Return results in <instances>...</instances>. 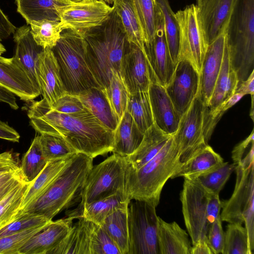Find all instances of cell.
Here are the masks:
<instances>
[{
	"mask_svg": "<svg viewBox=\"0 0 254 254\" xmlns=\"http://www.w3.org/2000/svg\"><path fill=\"white\" fill-rule=\"evenodd\" d=\"M33 128L64 139L77 153L95 158L112 152L114 131L104 126L87 109L64 114L52 109L43 98L27 109Z\"/></svg>",
	"mask_w": 254,
	"mask_h": 254,
	"instance_id": "cell-1",
	"label": "cell"
},
{
	"mask_svg": "<svg viewBox=\"0 0 254 254\" xmlns=\"http://www.w3.org/2000/svg\"><path fill=\"white\" fill-rule=\"evenodd\" d=\"M83 38L88 67L100 88L105 90L112 70L120 73L122 59L130 44L115 9L101 25L86 32Z\"/></svg>",
	"mask_w": 254,
	"mask_h": 254,
	"instance_id": "cell-2",
	"label": "cell"
},
{
	"mask_svg": "<svg viewBox=\"0 0 254 254\" xmlns=\"http://www.w3.org/2000/svg\"><path fill=\"white\" fill-rule=\"evenodd\" d=\"M93 158L81 153L71 156L44 192L20 213L43 216L49 220L68 208L80 196L86 178L93 167Z\"/></svg>",
	"mask_w": 254,
	"mask_h": 254,
	"instance_id": "cell-3",
	"label": "cell"
},
{
	"mask_svg": "<svg viewBox=\"0 0 254 254\" xmlns=\"http://www.w3.org/2000/svg\"><path fill=\"white\" fill-rule=\"evenodd\" d=\"M179 150L173 136L152 159L136 170L127 168V192L131 200L156 207L163 188L180 167Z\"/></svg>",
	"mask_w": 254,
	"mask_h": 254,
	"instance_id": "cell-4",
	"label": "cell"
},
{
	"mask_svg": "<svg viewBox=\"0 0 254 254\" xmlns=\"http://www.w3.org/2000/svg\"><path fill=\"white\" fill-rule=\"evenodd\" d=\"M52 50L66 94L78 96L91 88H100L87 64L83 38L71 30H64Z\"/></svg>",
	"mask_w": 254,
	"mask_h": 254,
	"instance_id": "cell-5",
	"label": "cell"
},
{
	"mask_svg": "<svg viewBox=\"0 0 254 254\" xmlns=\"http://www.w3.org/2000/svg\"><path fill=\"white\" fill-rule=\"evenodd\" d=\"M180 199L192 246L200 241L207 242L210 225L220 217L222 202L219 194L209 191L196 179L184 178Z\"/></svg>",
	"mask_w": 254,
	"mask_h": 254,
	"instance_id": "cell-6",
	"label": "cell"
},
{
	"mask_svg": "<svg viewBox=\"0 0 254 254\" xmlns=\"http://www.w3.org/2000/svg\"><path fill=\"white\" fill-rule=\"evenodd\" d=\"M231 66L238 82L254 71V0H238L227 30Z\"/></svg>",
	"mask_w": 254,
	"mask_h": 254,
	"instance_id": "cell-7",
	"label": "cell"
},
{
	"mask_svg": "<svg viewBox=\"0 0 254 254\" xmlns=\"http://www.w3.org/2000/svg\"><path fill=\"white\" fill-rule=\"evenodd\" d=\"M128 163L126 157L115 153L93 166L80 194L81 202L76 209L119 193H127Z\"/></svg>",
	"mask_w": 254,
	"mask_h": 254,
	"instance_id": "cell-8",
	"label": "cell"
},
{
	"mask_svg": "<svg viewBox=\"0 0 254 254\" xmlns=\"http://www.w3.org/2000/svg\"><path fill=\"white\" fill-rule=\"evenodd\" d=\"M236 180L231 197L222 202L221 221L245 223L250 248L254 250V164L245 168L236 164Z\"/></svg>",
	"mask_w": 254,
	"mask_h": 254,
	"instance_id": "cell-9",
	"label": "cell"
},
{
	"mask_svg": "<svg viewBox=\"0 0 254 254\" xmlns=\"http://www.w3.org/2000/svg\"><path fill=\"white\" fill-rule=\"evenodd\" d=\"M158 218L154 205L143 201H130L127 207L128 254H159Z\"/></svg>",
	"mask_w": 254,
	"mask_h": 254,
	"instance_id": "cell-10",
	"label": "cell"
},
{
	"mask_svg": "<svg viewBox=\"0 0 254 254\" xmlns=\"http://www.w3.org/2000/svg\"><path fill=\"white\" fill-rule=\"evenodd\" d=\"M175 14L179 30V60H188L200 73L208 44L200 24L197 6L188 5Z\"/></svg>",
	"mask_w": 254,
	"mask_h": 254,
	"instance_id": "cell-11",
	"label": "cell"
},
{
	"mask_svg": "<svg viewBox=\"0 0 254 254\" xmlns=\"http://www.w3.org/2000/svg\"><path fill=\"white\" fill-rule=\"evenodd\" d=\"M114 8L104 0H83L59 6L57 11L63 30L83 38L88 30L101 25Z\"/></svg>",
	"mask_w": 254,
	"mask_h": 254,
	"instance_id": "cell-12",
	"label": "cell"
},
{
	"mask_svg": "<svg viewBox=\"0 0 254 254\" xmlns=\"http://www.w3.org/2000/svg\"><path fill=\"white\" fill-rule=\"evenodd\" d=\"M204 105L197 94L189 109L182 116L173 139L179 150L181 164L206 143L203 136Z\"/></svg>",
	"mask_w": 254,
	"mask_h": 254,
	"instance_id": "cell-13",
	"label": "cell"
},
{
	"mask_svg": "<svg viewBox=\"0 0 254 254\" xmlns=\"http://www.w3.org/2000/svg\"><path fill=\"white\" fill-rule=\"evenodd\" d=\"M199 73L188 60L181 59L169 84L165 87L176 111L181 118L198 94Z\"/></svg>",
	"mask_w": 254,
	"mask_h": 254,
	"instance_id": "cell-14",
	"label": "cell"
},
{
	"mask_svg": "<svg viewBox=\"0 0 254 254\" xmlns=\"http://www.w3.org/2000/svg\"><path fill=\"white\" fill-rule=\"evenodd\" d=\"M144 54L151 82H156L165 87L172 77L176 65L169 53L161 14L157 5L154 38L150 44L144 46Z\"/></svg>",
	"mask_w": 254,
	"mask_h": 254,
	"instance_id": "cell-15",
	"label": "cell"
},
{
	"mask_svg": "<svg viewBox=\"0 0 254 254\" xmlns=\"http://www.w3.org/2000/svg\"><path fill=\"white\" fill-rule=\"evenodd\" d=\"M238 0H206L197 6L200 24L208 45L227 31Z\"/></svg>",
	"mask_w": 254,
	"mask_h": 254,
	"instance_id": "cell-16",
	"label": "cell"
},
{
	"mask_svg": "<svg viewBox=\"0 0 254 254\" xmlns=\"http://www.w3.org/2000/svg\"><path fill=\"white\" fill-rule=\"evenodd\" d=\"M35 71L41 94L50 106L66 94L60 68L52 49H45L39 55Z\"/></svg>",
	"mask_w": 254,
	"mask_h": 254,
	"instance_id": "cell-17",
	"label": "cell"
},
{
	"mask_svg": "<svg viewBox=\"0 0 254 254\" xmlns=\"http://www.w3.org/2000/svg\"><path fill=\"white\" fill-rule=\"evenodd\" d=\"M120 74L129 94L148 90L151 82L143 51L130 43L122 59Z\"/></svg>",
	"mask_w": 254,
	"mask_h": 254,
	"instance_id": "cell-18",
	"label": "cell"
},
{
	"mask_svg": "<svg viewBox=\"0 0 254 254\" xmlns=\"http://www.w3.org/2000/svg\"><path fill=\"white\" fill-rule=\"evenodd\" d=\"M227 30L208 45L202 62L198 94L205 106L209 102L220 70L227 42Z\"/></svg>",
	"mask_w": 254,
	"mask_h": 254,
	"instance_id": "cell-19",
	"label": "cell"
},
{
	"mask_svg": "<svg viewBox=\"0 0 254 254\" xmlns=\"http://www.w3.org/2000/svg\"><path fill=\"white\" fill-rule=\"evenodd\" d=\"M0 86L25 101H32L41 94L13 56L6 58L0 56Z\"/></svg>",
	"mask_w": 254,
	"mask_h": 254,
	"instance_id": "cell-20",
	"label": "cell"
},
{
	"mask_svg": "<svg viewBox=\"0 0 254 254\" xmlns=\"http://www.w3.org/2000/svg\"><path fill=\"white\" fill-rule=\"evenodd\" d=\"M72 220L68 217L52 220L20 248L19 254H52L70 230Z\"/></svg>",
	"mask_w": 254,
	"mask_h": 254,
	"instance_id": "cell-21",
	"label": "cell"
},
{
	"mask_svg": "<svg viewBox=\"0 0 254 254\" xmlns=\"http://www.w3.org/2000/svg\"><path fill=\"white\" fill-rule=\"evenodd\" d=\"M148 91L154 123L165 133L173 135L178 129L181 117L165 88L156 82H151Z\"/></svg>",
	"mask_w": 254,
	"mask_h": 254,
	"instance_id": "cell-22",
	"label": "cell"
},
{
	"mask_svg": "<svg viewBox=\"0 0 254 254\" xmlns=\"http://www.w3.org/2000/svg\"><path fill=\"white\" fill-rule=\"evenodd\" d=\"M13 39L15 43L13 57L24 68L34 85L40 90L35 67L39 55L44 49L36 43L31 34L30 27L27 25L16 29L13 33Z\"/></svg>",
	"mask_w": 254,
	"mask_h": 254,
	"instance_id": "cell-23",
	"label": "cell"
},
{
	"mask_svg": "<svg viewBox=\"0 0 254 254\" xmlns=\"http://www.w3.org/2000/svg\"><path fill=\"white\" fill-rule=\"evenodd\" d=\"M157 239L159 254H191L188 234L175 221L168 223L159 217Z\"/></svg>",
	"mask_w": 254,
	"mask_h": 254,
	"instance_id": "cell-24",
	"label": "cell"
},
{
	"mask_svg": "<svg viewBox=\"0 0 254 254\" xmlns=\"http://www.w3.org/2000/svg\"><path fill=\"white\" fill-rule=\"evenodd\" d=\"M130 201L127 193L116 194L85 205L67 215L72 219L81 217L101 226L108 216L117 209L128 207Z\"/></svg>",
	"mask_w": 254,
	"mask_h": 254,
	"instance_id": "cell-25",
	"label": "cell"
},
{
	"mask_svg": "<svg viewBox=\"0 0 254 254\" xmlns=\"http://www.w3.org/2000/svg\"><path fill=\"white\" fill-rule=\"evenodd\" d=\"M172 136L162 131L154 123L144 133L138 147L126 157L128 168L133 170L140 168L156 156Z\"/></svg>",
	"mask_w": 254,
	"mask_h": 254,
	"instance_id": "cell-26",
	"label": "cell"
},
{
	"mask_svg": "<svg viewBox=\"0 0 254 254\" xmlns=\"http://www.w3.org/2000/svg\"><path fill=\"white\" fill-rule=\"evenodd\" d=\"M221 156L206 144L199 148L186 162L181 164L171 179L183 177L190 179L211 171L223 164Z\"/></svg>",
	"mask_w": 254,
	"mask_h": 254,
	"instance_id": "cell-27",
	"label": "cell"
},
{
	"mask_svg": "<svg viewBox=\"0 0 254 254\" xmlns=\"http://www.w3.org/2000/svg\"><path fill=\"white\" fill-rule=\"evenodd\" d=\"M238 83L237 74L231 66L227 42L220 70L204 110H213L227 100L235 93Z\"/></svg>",
	"mask_w": 254,
	"mask_h": 254,
	"instance_id": "cell-28",
	"label": "cell"
},
{
	"mask_svg": "<svg viewBox=\"0 0 254 254\" xmlns=\"http://www.w3.org/2000/svg\"><path fill=\"white\" fill-rule=\"evenodd\" d=\"M84 107L104 126L114 131L120 120L115 114L105 92L99 87H92L79 94Z\"/></svg>",
	"mask_w": 254,
	"mask_h": 254,
	"instance_id": "cell-29",
	"label": "cell"
},
{
	"mask_svg": "<svg viewBox=\"0 0 254 254\" xmlns=\"http://www.w3.org/2000/svg\"><path fill=\"white\" fill-rule=\"evenodd\" d=\"M143 135L131 115L126 111L114 131L112 152L123 157L131 155L140 144Z\"/></svg>",
	"mask_w": 254,
	"mask_h": 254,
	"instance_id": "cell-30",
	"label": "cell"
},
{
	"mask_svg": "<svg viewBox=\"0 0 254 254\" xmlns=\"http://www.w3.org/2000/svg\"><path fill=\"white\" fill-rule=\"evenodd\" d=\"M67 236L52 254H90V235L92 222L79 217Z\"/></svg>",
	"mask_w": 254,
	"mask_h": 254,
	"instance_id": "cell-31",
	"label": "cell"
},
{
	"mask_svg": "<svg viewBox=\"0 0 254 254\" xmlns=\"http://www.w3.org/2000/svg\"><path fill=\"white\" fill-rule=\"evenodd\" d=\"M70 157L50 161L47 163L41 172L28 186L19 213L32 205L44 192L64 168Z\"/></svg>",
	"mask_w": 254,
	"mask_h": 254,
	"instance_id": "cell-32",
	"label": "cell"
},
{
	"mask_svg": "<svg viewBox=\"0 0 254 254\" xmlns=\"http://www.w3.org/2000/svg\"><path fill=\"white\" fill-rule=\"evenodd\" d=\"M16 2L17 11L28 24L43 20L60 21L57 8L71 3L64 0H16Z\"/></svg>",
	"mask_w": 254,
	"mask_h": 254,
	"instance_id": "cell-33",
	"label": "cell"
},
{
	"mask_svg": "<svg viewBox=\"0 0 254 254\" xmlns=\"http://www.w3.org/2000/svg\"><path fill=\"white\" fill-rule=\"evenodd\" d=\"M113 6L130 43L144 53V40L131 0H113Z\"/></svg>",
	"mask_w": 254,
	"mask_h": 254,
	"instance_id": "cell-34",
	"label": "cell"
},
{
	"mask_svg": "<svg viewBox=\"0 0 254 254\" xmlns=\"http://www.w3.org/2000/svg\"><path fill=\"white\" fill-rule=\"evenodd\" d=\"M127 207L115 210L106 218L101 225L121 254H128L129 249Z\"/></svg>",
	"mask_w": 254,
	"mask_h": 254,
	"instance_id": "cell-35",
	"label": "cell"
},
{
	"mask_svg": "<svg viewBox=\"0 0 254 254\" xmlns=\"http://www.w3.org/2000/svg\"><path fill=\"white\" fill-rule=\"evenodd\" d=\"M126 111L143 133L154 124L148 91L129 94Z\"/></svg>",
	"mask_w": 254,
	"mask_h": 254,
	"instance_id": "cell-36",
	"label": "cell"
},
{
	"mask_svg": "<svg viewBox=\"0 0 254 254\" xmlns=\"http://www.w3.org/2000/svg\"><path fill=\"white\" fill-rule=\"evenodd\" d=\"M163 23L164 34L172 60L176 65L179 61V26L168 0H155Z\"/></svg>",
	"mask_w": 254,
	"mask_h": 254,
	"instance_id": "cell-37",
	"label": "cell"
},
{
	"mask_svg": "<svg viewBox=\"0 0 254 254\" xmlns=\"http://www.w3.org/2000/svg\"><path fill=\"white\" fill-rule=\"evenodd\" d=\"M48 162L43 153L39 134L37 135L22 157L20 164L19 168L25 180L29 183L33 181Z\"/></svg>",
	"mask_w": 254,
	"mask_h": 254,
	"instance_id": "cell-38",
	"label": "cell"
},
{
	"mask_svg": "<svg viewBox=\"0 0 254 254\" xmlns=\"http://www.w3.org/2000/svg\"><path fill=\"white\" fill-rule=\"evenodd\" d=\"M144 40V46L154 40L156 22L155 0H131Z\"/></svg>",
	"mask_w": 254,
	"mask_h": 254,
	"instance_id": "cell-39",
	"label": "cell"
},
{
	"mask_svg": "<svg viewBox=\"0 0 254 254\" xmlns=\"http://www.w3.org/2000/svg\"><path fill=\"white\" fill-rule=\"evenodd\" d=\"M30 184L24 179L0 201V228L19 215L23 197Z\"/></svg>",
	"mask_w": 254,
	"mask_h": 254,
	"instance_id": "cell-40",
	"label": "cell"
},
{
	"mask_svg": "<svg viewBox=\"0 0 254 254\" xmlns=\"http://www.w3.org/2000/svg\"><path fill=\"white\" fill-rule=\"evenodd\" d=\"M31 32L36 43L43 48L52 49L63 31L60 21L43 20L31 22Z\"/></svg>",
	"mask_w": 254,
	"mask_h": 254,
	"instance_id": "cell-41",
	"label": "cell"
},
{
	"mask_svg": "<svg viewBox=\"0 0 254 254\" xmlns=\"http://www.w3.org/2000/svg\"><path fill=\"white\" fill-rule=\"evenodd\" d=\"M104 91L115 114L120 121L126 111L129 96L120 73L112 70L109 85Z\"/></svg>",
	"mask_w": 254,
	"mask_h": 254,
	"instance_id": "cell-42",
	"label": "cell"
},
{
	"mask_svg": "<svg viewBox=\"0 0 254 254\" xmlns=\"http://www.w3.org/2000/svg\"><path fill=\"white\" fill-rule=\"evenodd\" d=\"M242 224L230 223L225 232L222 254H252L247 231Z\"/></svg>",
	"mask_w": 254,
	"mask_h": 254,
	"instance_id": "cell-43",
	"label": "cell"
},
{
	"mask_svg": "<svg viewBox=\"0 0 254 254\" xmlns=\"http://www.w3.org/2000/svg\"><path fill=\"white\" fill-rule=\"evenodd\" d=\"M43 155L48 162L69 157L77 153L63 138L47 134H39Z\"/></svg>",
	"mask_w": 254,
	"mask_h": 254,
	"instance_id": "cell-44",
	"label": "cell"
},
{
	"mask_svg": "<svg viewBox=\"0 0 254 254\" xmlns=\"http://www.w3.org/2000/svg\"><path fill=\"white\" fill-rule=\"evenodd\" d=\"M236 164L223 162L220 166L200 175L196 179L209 191L219 194L232 173L235 171Z\"/></svg>",
	"mask_w": 254,
	"mask_h": 254,
	"instance_id": "cell-45",
	"label": "cell"
},
{
	"mask_svg": "<svg viewBox=\"0 0 254 254\" xmlns=\"http://www.w3.org/2000/svg\"><path fill=\"white\" fill-rule=\"evenodd\" d=\"M90 254H121L102 226L93 222L90 235Z\"/></svg>",
	"mask_w": 254,
	"mask_h": 254,
	"instance_id": "cell-46",
	"label": "cell"
},
{
	"mask_svg": "<svg viewBox=\"0 0 254 254\" xmlns=\"http://www.w3.org/2000/svg\"><path fill=\"white\" fill-rule=\"evenodd\" d=\"M244 95L235 93L224 102L213 110L204 111L203 136L208 143L214 128L224 113L236 104Z\"/></svg>",
	"mask_w": 254,
	"mask_h": 254,
	"instance_id": "cell-47",
	"label": "cell"
},
{
	"mask_svg": "<svg viewBox=\"0 0 254 254\" xmlns=\"http://www.w3.org/2000/svg\"><path fill=\"white\" fill-rule=\"evenodd\" d=\"M11 222L0 228V238L35 227L46 225L52 221L41 215L28 213H20Z\"/></svg>",
	"mask_w": 254,
	"mask_h": 254,
	"instance_id": "cell-48",
	"label": "cell"
},
{
	"mask_svg": "<svg viewBox=\"0 0 254 254\" xmlns=\"http://www.w3.org/2000/svg\"><path fill=\"white\" fill-rule=\"evenodd\" d=\"M48 224L0 238V254H19L20 248L30 238L42 230Z\"/></svg>",
	"mask_w": 254,
	"mask_h": 254,
	"instance_id": "cell-49",
	"label": "cell"
},
{
	"mask_svg": "<svg viewBox=\"0 0 254 254\" xmlns=\"http://www.w3.org/2000/svg\"><path fill=\"white\" fill-rule=\"evenodd\" d=\"M225 232L220 217L211 224L209 229L207 241L213 254H222L224 248Z\"/></svg>",
	"mask_w": 254,
	"mask_h": 254,
	"instance_id": "cell-50",
	"label": "cell"
},
{
	"mask_svg": "<svg viewBox=\"0 0 254 254\" xmlns=\"http://www.w3.org/2000/svg\"><path fill=\"white\" fill-rule=\"evenodd\" d=\"M52 109L64 114H73L84 111V107L78 96L65 94L51 106Z\"/></svg>",
	"mask_w": 254,
	"mask_h": 254,
	"instance_id": "cell-51",
	"label": "cell"
},
{
	"mask_svg": "<svg viewBox=\"0 0 254 254\" xmlns=\"http://www.w3.org/2000/svg\"><path fill=\"white\" fill-rule=\"evenodd\" d=\"M24 179L20 168L0 173V201Z\"/></svg>",
	"mask_w": 254,
	"mask_h": 254,
	"instance_id": "cell-52",
	"label": "cell"
},
{
	"mask_svg": "<svg viewBox=\"0 0 254 254\" xmlns=\"http://www.w3.org/2000/svg\"><path fill=\"white\" fill-rule=\"evenodd\" d=\"M254 133L253 130L249 136L238 144L232 152L233 163L237 164L248 154L252 146H254Z\"/></svg>",
	"mask_w": 254,
	"mask_h": 254,
	"instance_id": "cell-53",
	"label": "cell"
},
{
	"mask_svg": "<svg viewBox=\"0 0 254 254\" xmlns=\"http://www.w3.org/2000/svg\"><path fill=\"white\" fill-rule=\"evenodd\" d=\"M16 28L10 21L0 7V40L8 38L14 33Z\"/></svg>",
	"mask_w": 254,
	"mask_h": 254,
	"instance_id": "cell-54",
	"label": "cell"
},
{
	"mask_svg": "<svg viewBox=\"0 0 254 254\" xmlns=\"http://www.w3.org/2000/svg\"><path fill=\"white\" fill-rule=\"evenodd\" d=\"M20 136L18 132L7 123L0 120V138L18 142Z\"/></svg>",
	"mask_w": 254,
	"mask_h": 254,
	"instance_id": "cell-55",
	"label": "cell"
},
{
	"mask_svg": "<svg viewBox=\"0 0 254 254\" xmlns=\"http://www.w3.org/2000/svg\"><path fill=\"white\" fill-rule=\"evenodd\" d=\"M235 93H240L243 95L247 94L254 95V71H252L246 80L238 83L237 87Z\"/></svg>",
	"mask_w": 254,
	"mask_h": 254,
	"instance_id": "cell-56",
	"label": "cell"
},
{
	"mask_svg": "<svg viewBox=\"0 0 254 254\" xmlns=\"http://www.w3.org/2000/svg\"><path fill=\"white\" fill-rule=\"evenodd\" d=\"M0 102L6 103L14 110H17L19 108L15 95L1 86H0Z\"/></svg>",
	"mask_w": 254,
	"mask_h": 254,
	"instance_id": "cell-57",
	"label": "cell"
},
{
	"mask_svg": "<svg viewBox=\"0 0 254 254\" xmlns=\"http://www.w3.org/2000/svg\"><path fill=\"white\" fill-rule=\"evenodd\" d=\"M191 254H213L207 242L200 241L191 248Z\"/></svg>",
	"mask_w": 254,
	"mask_h": 254,
	"instance_id": "cell-58",
	"label": "cell"
},
{
	"mask_svg": "<svg viewBox=\"0 0 254 254\" xmlns=\"http://www.w3.org/2000/svg\"><path fill=\"white\" fill-rule=\"evenodd\" d=\"M1 40H0V56L6 52V49L4 46L1 44Z\"/></svg>",
	"mask_w": 254,
	"mask_h": 254,
	"instance_id": "cell-59",
	"label": "cell"
},
{
	"mask_svg": "<svg viewBox=\"0 0 254 254\" xmlns=\"http://www.w3.org/2000/svg\"><path fill=\"white\" fill-rule=\"evenodd\" d=\"M206 0H196V5L197 6H200L202 4H203Z\"/></svg>",
	"mask_w": 254,
	"mask_h": 254,
	"instance_id": "cell-60",
	"label": "cell"
},
{
	"mask_svg": "<svg viewBox=\"0 0 254 254\" xmlns=\"http://www.w3.org/2000/svg\"><path fill=\"white\" fill-rule=\"evenodd\" d=\"M65 0V1H66L68 2H76L82 1L83 0Z\"/></svg>",
	"mask_w": 254,
	"mask_h": 254,
	"instance_id": "cell-61",
	"label": "cell"
},
{
	"mask_svg": "<svg viewBox=\"0 0 254 254\" xmlns=\"http://www.w3.org/2000/svg\"><path fill=\"white\" fill-rule=\"evenodd\" d=\"M105 0L106 2H107L108 3H113V0Z\"/></svg>",
	"mask_w": 254,
	"mask_h": 254,
	"instance_id": "cell-62",
	"label": "cell"
}]
</instances>
